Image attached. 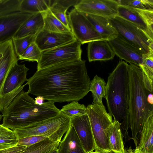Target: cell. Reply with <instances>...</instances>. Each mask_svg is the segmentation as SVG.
<instances>
[{
    "instance_id": "1",
    "label": "cell",
    "mask_w": 153,
    "mask_h": 153,
    "mask_svg": "<svg viewBox=\"0 0 153 153\" xmlns=\"http://www.w3.org/2000/svg\"><path fill=\"white\" fill-rule=\"evenodd\" d=\"M27 92L54 102L77 101L89 92L85 61L63 62L36 71L28 79Z\"/></svg>"
},
{
    "instance_id": "2",
    "label": "cell",
    "mask_w": 153,
    "mask_h": 153,
    "mask_svg": "<svg viewBox=\"0 0 153 153\" xmlns=\"http://www.w3.org/2000/svg\"><path fill=\"white\" fill-rule=\"evenodd\" d=\"M54 102L48 101L36 104L27 92L21 91L2 111L3 126L13 130L31 125L60 112Z\"/></svg>"
},
{
    "instance_id": "3",
    "label": "cell",
    "mask_w": 153,
    "mask_h": 153,
    "mask_svg": "<svg viewBox=\"0 0 153 153\" xmlns=\"http://www.w3.org/2000/svg\"><path fill=\"white\" fill-rule=\"evenodd\" d=\"M129 84V127L131 130V139L135 148L137 146V135L140 132L147 119L153 115V92L145 85L142 71L134 64L128 65Z\"/></svg>"
},
{
    "instance_id": "4",
    "label": "cell",
    "mask_w": 153,
    "mask_h": 153,
    "mask_svg": "<svg viewBox=\"0 0 153 153\" xmlns=\"http://www.w3.org/2000/svg\"><path fill=\"white\" fill-rule=\"evenodd\" d=\"M128 64L120 60L108 77L105 99L108 113L121 123L128 135L129 128Z\"/></svg>"
},
{
    "instance_id": "5",
    "label": "cell",
    "mask_w": 153,
    "mask_h": 153,
    "mask_svg": "<svg viewBox=\"0 0 153 153\" xmlns=\"http://www.w3.org/2000/svg\"><path fill=\"white\" fill-rule=\"evenodd\" d=\"M71 118L60 112L54 117L13 131L19 139L31 136H42L60 142L71 126Z\"/></svg>"
},
{
    "instance_id": "6",
    "label": "cell",
    "mask_w": 153,
    "mask_h": 153,
    "mask_svg": "<svg viewBox=\"0 0 153 153\" xmlns=\"http://www.w3.org/2000/svg\"><path fill=\"white\" fill-rule=\"evenodd\" d=\"M87 108L94 141L95 151L106 153L112 152L107 130L113 122L112 116L107 112L103 105L90 104Z\"/></svg>"
},
{
    "instance_id": "7",
    "label": "cell",
    "mask_w": 153,
    "mask_h": 153,
    "mask_svg": "<svg viewBox=\"0 0 153 153\" xmlns=\"http://www.w3.org/2000/svg\"><path fill=\"white\" fill-rule=\"evenodd\" d=\"M118 33V36L131 45L142 53L149 52V46L153 40L142 30L132 23L117 16L109 19Z\"/></svg>"
},
{
    "instance_id": "8",
    "label": "cell",
    "mask_w": 153,
    "mask_h": 153,
    "mask_svg": "<svg viewBox=\"0 0 153 153\" xmlns=\"http://www.w3.org/2000/svg\"><path fill=\"white\" fill-rule=\"evenodd\" d=\"M81 43L76 39L67 44L42 51L37 62V70L63 62L81 60Z\"/></svg>"
},
{
    "instance_id": "9",
    "label": "cell",
    "mask_w": 153,
    "mask_h": 153,
    "mask_svg": "<svg viewBox=\"0 0 153 153\" xmlns=\"http://www.w3.org/2000/svg\"><path fill=\"white\" fill-rule=\"evenodd\" d=\"M67 16L71 32L76 39L81 44L102 39L82 13L74 8Z\"/></svg>"
},
{
    "instance_id": "10",
    "label": "cell",
    "mask_w": 153,
    "mask_h": 153,
    "mask_svg": "<svg viewBox=\"0 0 153 153\" xmlns=\"http://www.w3.org/2000/svg\"><path fill=\"white\" fill-rule=\"evenodd\" d=\"M29 70L25 64H19L18 63L11 68L6 79L3 89L4 109L23 90L26 85H22L27 80L26 76Z\"/></svg>"
},
{
    "instance_id": "11",
    "label": "cell",
    "mask_w": 153,
    "mask_h": 153,
    "mask_svg": "<svg viewBox=\"0 0 153 153\" xmlns=\"http://www.w3.org/2000/svg\"><path fill=\"white\" fill-rule=\"evenodd\" d=\"M119 5L117 0H80L74 7L82 13L111 19L117 15Z\"/></svg>"
},
{
    "instance_id": "12",
    "label": "cell",
    "mask_w": 153,
    "mask_h": 153,
    "mask_svg": "<svg viewBox=\"0 0 153 153\" xmlns=\"http://www.w3.org/2000/svg\"><path fill=\"white\" fill-rule=\"evenodd\" d=\"M18 60L12 39L0 44V112L4 109L3 89L5 81L11 68Z\"/></svg>"
},
{
    "instance_id": "13",
    "label": "cell",
    "mask_w": 153,
    "mask_h": 153,
    "mask_svg": "<svg viewBox=\"0 0 153 153\" xmlns=\"http://www.w3.org/2000/svg\"><path fill=\"white\" fill-rule=\"evenodd\" d=\"M33 14L18 11L0 16V44L12 39L23 23Z\"/></svg>"
},
{
    "instance_id": "14",
    "label": "cell",
    "mask_w": 153,
    "mask_h": 153,
    "mask_svg": "<svg viewBox=\"0 0 153 153\" xmlns=\"http://www.w3.org/2000/svg\"><path fill=\"white\" fill-rule=\"evenodd\" d=\"M71 123L85 152L89 153L95 150L94 141L87 113L71 118Z\"/></svg>"
},
{
    "instance_id": "15",
    "label": "cell",
    "mask_w": 153,
    "mask_h": 153,
    "mask_svg": "<svg viewBox=\"0 0 153 153\" xmlns=\"http://www.w3.org/2000/svg\"><path fill=\"white\" fill-rule=\"evenodd\" d=\"M76 40L72 33L55 32L43 29L36 35L34 42L42 51L70 43Z\"/></svg>"
},
{
    "instance_id": "16",
    "label": "cell",
    "mask_w": 153,
    "mask_h": 153,
    "mask_svg": "<svg viewBox=\"0 0 153 153\" xmlns=\"http://www.w3.org/2000/svg\"><path fill=\"white\" fill-rule=\"evenodd\" d=\"M115 53L121 59L138 66L143 62L144 54L118 36L108 41Z\"/></svg>"
},
{
    "instance_id": "17",
    "label": "cell",
    "mask_w": 153,
    "mask_h": 153,
    "mask_svg": "<svg viewBox=\"0 0 153 153\" xmlns=\"http://www.w3.org/2000/svg\"><path fill=\"white\" fill-rule=\"evenodd\" d=\"M87 54L89 62L109 60L113 59L115 55L108 41L102 39L88 42Z\"/></svg>"
},
{
    "instance_id": "18",
    "label": "cell",
    "mask_w": 153,
    "mask_h": 153,
    "mask_svg": "<svg viewBox=\"0 0 153 153\" xmlns=\"http://www.w3.org/2000/svg\"><path fill=\"white\" fill-rule=\"evenodd\" d=\"M82 13L103 39L108 41L118 36V33L109 19L102 16Z\"/></svg>"
},
{
    "instance_id": "19",
    "label": "cell",
    "mask_w": 153,
    "mask_h": 153,
    "mask_svg": "<svg viewBox=\"0 0 153 153\" xmlns=\"http://www.w3.org/2000/svg\"><path fill=\"white\" fill-rule=\"evenodd\" d=\"M57 149L58 153H87L71 125L59 142Z\"/></svg>"
},
{
    "instance_id": "20",
    "label": "cell",
    "mask_w": 153,
    "mask_h": 153,
    "mask_svg": "<svg viewBox=\"0 0 153 153\" xmlns=\"http://www.w3.org/2000/svg\"><path fill=\"white\" fill-rule=\"evenodd\" d=\"M140 133L139 143L134 150L140 153H153V115L146 120Z\"/></svg>"
},
{
    "instance_id": "21",
    "label": "cell",
    "mask_w": 153,
    "mask_h": 153,
    "mask_svg": "<svg viewBox=\"0 0 153 153\" xmlns=\"http://www.w3.org/2000/svg\"><path fill=\"white\" fill-rule=\"evenodd\" d=\"M43 26L42 13L34 14L23 23L13 38H20L29 35L36 36L43 30Z\"/></svg>"
},
{
    "instance_id": "22",
    "label": "cell",
    "mask_w": 153,
    "mask_h": 153,
    "mask_svg": "<svg viewBox=\"0 0 153 153\" xmlns=\"http://www.w3.org/2000/svg\"><path fill=\"white\" fill-rule=\"evenodd\" d=\"M117 16L135 25L153 40L144 20L135 9L119 5Z\"/></svg>"
},
{
    "instance_id": "23",
    "label": "cell",
    "mask_w": 153,
    "mask_h": 153,
    "mask_svg": "<svg viewBox=\"0 0 153 153\" xmlns=\"http://www.w3.org/2000/svg\"><path fill=\"white\" fill-rule=\"evenodd\" d=\"M121 124L115 120L107 128V133L111 150L114 153H125L121 127Z\"/></svg>"
},
{
    "instance_id": "24",
    "label": "cell",
    "mask_w": 153,
    "mask_h": 153,
    "mask_svg": "<svg viewBox=\"0 0 153 153\" xmlns=\"http://www.w3.org/2000/svg\"><path fill=\"white\" fill-rule=\"evenodd\" d=\"M79 1V0H51L49 9L56 18L65 26L70 28L66 13L68 9L70 7L74 6Z\"/></svg>"
},
{
    "instance_id": "25",
    "label": "cell",
    "mask_w": 153,
    "mask_h": 153,
    "mask_svg": "<svg viewBox=\"0 0 153 153\" xmlns=\"http://www.w3.org/2000/svg\"><path fill=\"white\" fill-rule=\"evenodd\" d=\"M106 83L104 79L95 75L91 81L89 87V91H91L93 100L92 104L103 105L102 98H105Z\"/></svg>"
},
{
    "instance_id": "26",
    "label": "cell",
    "mask_w": 153,
    "mask_h": 153,
    "mask_svg": "<svg viewBox=\"0 0 153 153\" xmlns=\"http://www.w3.org/2000/svg\"><path fill=\"white\" fill-rule=\"evenodd\" d=\"M44 21L43 30L58 33H72L70 28L65 26L51 13L49 9L42 13Z\"/></svg>"
},
{
    "instance_id": "27",
    "label": "cell",
    "mask_w": 153,
    "mask_h": 153,
    "mask_svg": "<svg viewBox=\"0 0 153 153\" xmlns=\"http://www.w3.org/2000/svg\"><path fill=\"white\" fill-rule=\"evenodd\" d=\"M51 0H21L19 11L32 14L42 13L49 9Z\"/></svg>"
},
{
    "instance_id": "28",
    "label": "cell",
    "mask_w": 153,
    "mask_h": 153,
    "mask_svg": "<svg viewBox=\"0 0 153 153\" xmlns=\"http://www.w3.org/2000/svg\"><path fill=\"white\" fill-rule=\"evenodd\" d=\"M139 67L142 71L145 86L149 91L153 92V54L150 53L144 54L142 62Z\"/></svg>"
},
{
    "instance_id": "29",
    "label": "cell",
    "mask_w": 153,
    "mask_h": 153,
    "mask_svg": "<svg viewBox=\"0 0 153 153\" xmlns=\"http://www.w3.org/2000/svg\"><path fill=\"white\" fill-rule=\"evenodd\" d=\"M18 140L19 138L13 131L0 125V150L16 146Z\"/></svg>"
},
{
    "instance_id": "30",
    "label": "cell",
    "mask_w": 153,
    "mask_h": 153,
    "mask_svg": "<svg viewBox=\"0 0 153 153\" xmlns=\"http://www.w3.org/2000/svg\"><path fill=\"white\" fill-rule=\"evenodd\" d=\"M59 143L46 138L38 143L28 146L21 153H48L57 148Z\"/></svg>"
},
{
    "instance_id": "31",
    "label": "cell",
    "mask_w": 153,
    "mask_h": 153,
    "mask_svg": "<svg viewBox=\"0 0 153 153\" xmlns=\"http://www.w3.org/2000/svg\"><path fill=\"white\" fill-rule=\"evenodd\" d=\"M60 110L62 114L71 118L85 114L87 112V107L84 105L75 101L63 106Z\"/></svg>"
},
{
    "instance_id": "32",
    "label": "cell",
    "mask_w": 153,
    "mask_h": 153,
    "mask_svg": "<svg viewBox=\"0 0 153 153\" xmlns=\"http://www.w3.org/2000/svg\"><path fill=\"white\" fill-rule=\"evenodd\" d=\"M36 36L29 35L12 39L15 51L18 57L24 53L32 42H34Z\"/></svg>"
},
{
    "instance_id": "33",
    "label": "cell",
    "mask_w": 153,
    "mask_h": 153,
    "mask_svg": "<svg viewBox=\"0 0 153 153\" xmlns=\"http://www.w3.org/2000/svg\"><path fill=\"white\" fill-rule=\"evenodd\" d=\"M119 4L135 9L153 11V0H117Z\"/></svg>"
},
{
    "instance_id": "34",
    "label": "cell",
    "mask_w": 153,
    "mask_h": 153,
    "mask_svg": "<svg viewBox=\"0 0 153 153\" xmlns=\"http://www.w3.org/2000/svg\"><path fill=\"white\" fill-rule=\"evenodd\" d=\"M42 51L34 42H32L20 56L19 60L38 62L41 58Z\"/></svg>"
},
{
    "instance_id": "35",
    "label": "cell",
    "mask_w": 153,
    "mask_h": 153,
    "mask_svg": "<svg viewBox=\"0 0 153 153\" xmlns=\"http://www.w3.org/2000/svg\"><path fill=\"white\" fill-rule=\"evenodd\" d=\"M21 0H0V16L19 11Z\"/></svg>"
},
{
    "instance_id": "36",
    "label": "cell",
    "mask_w": 153,
    "mask_h": 153,
    "mask_svg": "<svg viewBox=\"0 0 153 153\" xmlns=\"http://www.w3.org/2000/svg\"><path fill=\"white\" fill-rule=\"evenodd\" d=\"M135 9L142 17L151 36L153 38V11Z\"/></svg>"
},
{
    "instance_id": "37",
    "label": "cell",
    "mask_w": 153,
    "mask_h": 153,
    "mask_svg": "<svg viewBox=\"0 0 153 153\" xmlns=\"http://www.w3.org/2000/svg\"><path fill=\"white\" fill-rule=\"evenodd\" d=\"M46 138L42 136H31L19 138L17 145L29 146L38 143Z\"/></svg>"
},
{
    "instance_id": "38",
    "label": "cell",
    "mask_w": 153,
    "mask_h": 153,
    "mask_svg": "<svg viewBox=\"0 0 153 153\" xmlns=\"http://www.w3.org/2000/svg\"><path fill=\"white\" fill-rule=\"evenodd\" d=\"M28 146L17 145L13 147L0 150V153H21Z\"/></svg>"
},
{
    "instance_id": "39",
    "label": "cell",
    "mask_w": 153,
    "mask_h": 153,
    "mask_svg": "<svg viewBox=\"0 0 153 153\" xmlns=\"http://www.w3.org/2000/svg\"><path fill=\"white\" fill-rule=\"evenodd\" d=\"M36 97L34 100L35 104L38 105H42L44 102V98L41 96Z\"/></svg>"
},
{
    "instance_id": "40",
    "label": "cell",
    "mask_w": 153,
    "mask_h": 153,
    "mask_svg": "<svg viewBox=\"0 0 153 153\" xmlns=\"http://www.w3.org/2000/svg\"><path fill=\"white\" fill-rule=\"evenodd\" d=\"M149 52L153 54V42H151L149 46Z\"/></svg>"
},
{
    "instance_id": "41",
    "label": "cell",
    "mask_w": 153,
    "mask_h": 153,
    "mask_svg": "<svg viewBox=\"0 0 153 153\" xmlns=\"http://www.w3.org/2000/svg\"><path fill=\"white\" fill-rule=\"evenodd\" d=\"M125 153H132V149L131 147L124 149Z\"/></svg>"
},
{
    "instance_id": "42",
    "label": "cell",
    "mask_w": 153,
    "mask_h": 153,
    "mask_svg": "<svg viewBox=\"0 0 153 153\" xmlns=\"http://www.w3.org/2000/svg\"><path fill=\"white\" fill-rule=\"evenodd\" d=\"M57 148H56L52 150L48 153H58Z\"/></svg>"
},
{
    "instance_id": "43",
    "label": "cell",
    "mask_w": 153,
    "mask_h": 153,
    "mask_svg": "<svg viewBox=\"0 0 153 153\" xmlns=\"http://www.w3.org/2000/svg\"><path fill=\"white\" fill-rule=\"evenodd\" d=\"M89 153H106L104 152L98 151H93L92 152H91Z\"/></svg>"
},
{
    "instance_id": "44",
    "label": "cell",
    "mask_w": 153,
    "mask_h": 153,
    "mask_svg": "<svg viewBox=\"0 0 153 153\" xmlns=\"http://www.w3.org/2000/svg\"><path fill=\"white\" fill-rule=\"evenodd\" d=\"M132 153H140L135 151L134 149H132Z\"/></svg>"
},
{
    "instance_id": "45",
    "label": "cell",
    "mask_w": 153,
    "mask_h": 153,
    "mask_svg": "<svg viewBox=\"0 0 153 153\" xmlns=\"http://www.w3.org/2000/svg\"><path fill=\"white\" fill-rule=\"evenodd\" d=\"M2 114H0V122L1 121L2 118Z\"/></svg>"
},
{
    "instance_id": "46",
    "label": "cell",
    "mask_w": 153,
    "mask_h": 153,
    "mask_svg": "<svg viewBox=\"0 0 153 153\" xmlns=\"http://www.w3.org/2000/svg\"><path fill=\"white\" fill-rule=\"evenodd\" d=\"M108 153H114L113 152H108Z\"/></svg>"
}]
</instances>
